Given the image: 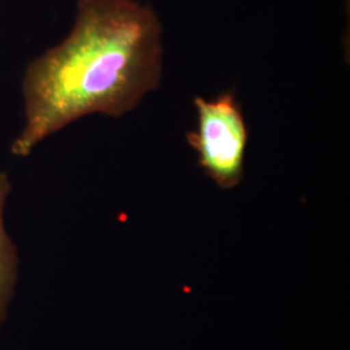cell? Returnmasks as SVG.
<instances>
[{
  "instance_id": "3957f363",
  "label": "cell",
  "mask_w": 350,
  "mask_h": 350,
  "mask_svg": "<svg viewBox=\"0 0 350 350\" xmlns=\"http://www.w3.org/2000/svg\"><path fill=\"white\" fill-rule=\"evenodd\" d=\"M11 193L12 182L5 172L0 170V332L8 318L20 269L17 247L7 231L4 219Z\"/></svg>"
},
{
  "instance_id": "6da1fadb",
  "label": "cell",
  "mask_w": 350,
  "mask_h": 350,
  "mask_svg": "<svg viewBox=\"0 0 350 350\" xmlns=\"http://www.w3.org/2000/svg\"><path fill=\"white\" fill-rule=\"evenodd\" d=\"M161 25L135 0H78L63 40L26 66L23 117L11 144L27 157L64 127L90 114L122 117L161 79Z\"/></svg>"
},
{
  "instance_id": "7a4b0ae2",
  "label": "cell",
  "mask_w": 350,
  "mask_h": 350,
  "mask_svg": "<svg viewBox=\"0 0 350 350\" xmlns=\"http://www.w3.org/2000/svg\"><path fill=\"white\" fill-rule=\"evenodd\" d=\"M198 127L186 135L198 163L219 188L237 187L244 176L248 129L234 91L195 99Z\"/></svg>"
}]
</instances>
